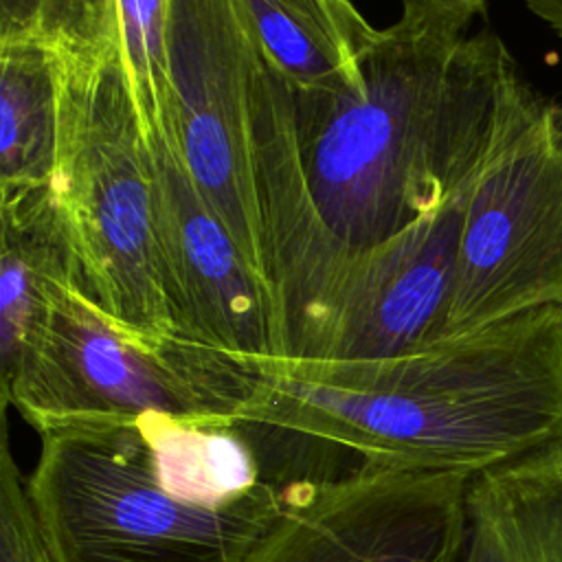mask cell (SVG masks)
<instances>
[{
	"mask_svg": "<svg viewBox=\"0 0 562 562\" xmlns=\"http://www.w3.org/2000/svg\"><path fill=\"white\" fill-rule=\"evenodd\" d=\"M235 422L301 432L360 465L465 472L562 443V305L382 360H261Z\"/></svg>",
	"mask_w": 562,
	"mask_h": 562,
	"instance_id": "1",
	"label": "cell"
},
{
	"mask_svg": "<svg viewBox=\"0 0 562 562\" xmlns=\"http://www.w3.org/2000/svg\"><path fill=\"white\" fill-rule=\"evenodd\" d=\"M360 90H292L301 169L327 228L369 250L465 193L516 61L492 31L404 11L360 59Z\"/></svg>",
	"mask_w": 562,
	"mask_h": 562,
	"instance_id": "2",
	"label": "cell"
},
{
	"mask_svg": "<svg viewBox=\"0 0 562 562\" xmlns=\"http://www.w3.org/2000/svg\"><path fill=\"white\" fill-rule=\"evenodd\" d=\"M26 496L55 562H244L279 518L285 490L202 501L160 465L143 419L40 435Z\"/></svg>",
	"mask_w": 562,
	"mask_h": 562,
	"instance_id": "3",
	"label": "cell"
},
{
	"mask_svg": "<svg viewBox=\"0 0 562 562\" xmlns=\"http://www.w3.org/2000/svg\"><path fill=\"white\" fill-rule=\"evenodd\" d=\"M68 46L64 134L48 189L75 288L132 334L178 336L160 274L143 123L119 64Z\"/></svg>",
	"mask_w": 562,
	"mask_h": 562,
	"instance_id": "4",
	"label": "cell"
},
{
	"mask_svg": "<svg viewBox=\"0 0 562 562\" xmlns=\"http://www.w3.org/2000/svg\"><path fill=\"white\" fill-rule=\"evenodd\" d=\"M259 378V364L215 347L132 334L68 285L20 360L0 373V389L2 404L42 435L147 413L233 424Z\"/></svg>",
	"mask_w": 562,
	"mask_h": 562,
	"instance_id": "5",
	"label": "cell"
},
{
	"mask_svg": "<svg viewBox=\"0 0 562 562\" xmlns=\"http://www.w3.org/2000/svg\"><path fill=\"white\" fill-rule=\"evenodd\" d=\"M562 305V103L516 75L472 182L446 340Z\"/></svg>",
	"mask_w": 562,
	"mask_h": 562,
	"instance_id": "6",
	"label": "cell"
},
{
	"mask_svg": "<svg viewBox=\"0 0 562 562\" xmlns=\"http://www.w3.org/2000/svg\"><path fill=\"white\" fill-rule=\"evenodd\" d=\"M255 61L257 42L239 0H171L162 121L198 191L266 281L252 156Z\"/></svg>",
	"mask_w": 562,
	"mask_h": 562,
	"instance_id": "7",
	"label": "cell"
},
{
	"mask_svg": "<svg viewBox=\"0 0 562 562\" xmlns=\"http://www.w3.org/2000/svg\"><path fill=\"white\" fill-rule=\"evenodd\" d=\"M252 156L266 281L277 316L272 360H325L362 250H349L323 222L301 169L290 83L259 46Z\"/></svg>",
	"mask_w": 562,
	"mask_h": 562,
	"instance_id": "8",
	"label": "cell"
},
{
	"mask_svg": "<svg viewBox=\"0 0 562 562\" xmlns=\"http://www.w3.org/2000/svg\"><path fill=\"white\" fill-rule=\"evenodd\" d=\"M472 474L371 468L294 483L244 562H459Z\"/></svg>",
	"mask_w": 562,
	"mask_h": 562,
	"instance_id": "9",
	"label": "cell"
},
{
	"mask_svg": "<svg viewBox=\"0 0 562 562\" xmlns=\"http://www.w3.org/2000/svg\"><path fill=\"white\" fill-rule=\"evenodd\" d=\"M160 274L178 336L248 362L277 358V316L266 281L198 191L169 125L145 130Z\"/></svg>",
	"mask_w": 562,
	"mask_h": 562,
	"instance_id": "10",
	"label": "cell"
},
{
	"mask_svg": "<svg viewBox=\"0 0 562 562\" xmlns=\"http://www.w3.org/2000/svg\"><path fill=\"white\" fill-rule=\"evenodd\" d=\"M470 189L360 252L321 362L395 358L446 340Z\"/></svg>",
	"mask_w": 562,
	"mask_h": 562,
	"instance_id": "11",
	"label": "cell"
},
{
	"mask_svg": "<svg viewBox=\"0 0 562 562\" xmlns=\"http://www.w3.org/2000/svg\"><path fill=\"white\" fill-rule=\"evenodd\" d=\"M459 562H562V443L470 479Z\"/></svg>",
	"mask_w": 562,
	"mask_h": 562,
	"instance_id": "12",
	"label": "cell"
},
{
	"mask_svg": "<svg viewBox=\"0 0 562 562\" xmlns=\"http://www.w3.org/2000/svg\"><path fill=\"white\" fill-rule=\"evenodd\" d=\"M70 46L0 40V200L50 184L64 134Z\"/></svg>",
	"mask_w": 562,
	"mask_h": 562,
	"instance_id": "13",
	"label": "cell"
},
{
	"mask_svg": "<svg viewBox=\"0 0 562 562\" xmlns=\"http://www.w3.org/2000/svg\"><path fill=\"white\" fill-rule=\"evenodd\" d=\"M68 285H75V266L50 189L2 198L0 373L20 360Z\"/></svg>",
	"mask_w": 562,
	"mask_h": 562,
	"instance_id": "14",
	"label": "cell"
},
{
	"mask_svg": "<svg viewBox=\"0 0 562 562\" xmlns=\"http://www.w3.org/2000/svg\"><path fill=\"white\" fill-rule=\"evenodd\" d=\"M259 50L292 90H360V59L378 37L351 0H239Z\"/></svg>",
	"mask_w": 562,
	"mask_h": 562,
	"instance_id": "15",
	"label": "cell"
},
{
	"mask_svg": "<svg viewBox=\"0 0 562 562\" xmlns=\"http://www.w3.org/2000/svg\"><path fill=\"white\" fill-rule=\"evenodd\" d=\"M169 4L171 0H77L64 35V42L119 64L143 130L160 123L169 99Z\"/></svg>",
	"mask_w": 562,
	"mask_h": 562,
	"instance_id": "16",
	"label": "cell"
},
{
	"mask_svg": "<svg viewBox=\"0 0 562 562\" xmlns=\"http://www.w3.org/2000/svg\"><path fill=\"white\" fill-rule=\"evenodd\" d=\"M0 562H55L35 525L26 479L11 452L7 415L0 432Z\"/></svg>",
	"mask_w": 562,
	"mask_h": 562,
	"instance_id": "17",
	"label": "cell"
},
{
	"mask_svg": "<svg viewBox=\"0 0 562 562\" xmlns=\"http://www.w3.org/2000/svg\"><path fill=\"white\" fill-rule=\"evenodd\" d=\"M77 0H0V40L42 35L64 40Z\"/></svg>",
	"mask_w": 562,
	"mask_h": 562,
	"instance_id": "18",
	"label": "cell"
},
{
	"mask_svg": "<svg viewBox=\"0 0 562 562\" xmlns=\"http://www.w3.org/2000/svg\"><path fill=\"white\" fill-rule=\"evenodd\" d=\"M402 4L404 11L432 13L461 22L465 26L485 9V0H402Z\"/></svg>",
	"mask_w": 562,
	"mask_h": 562,
	"instance_id": "19",
	"label": "cell"
},
{
	"mask_svg": "<svg viewBox=\"0 0 562 562\" xmlns=\"http://www.w3.org/2000/svg\"><path fill=\"white\" fill-rule=\"evenodd\" d=\"M525 7L540 18L555 35L562 37V0H522Z\"/></svg>",
	"mask_w": 562,
	"mask_h": 562,
	"instance_id": "20",
	"label": "cell"
}]
</instances>
